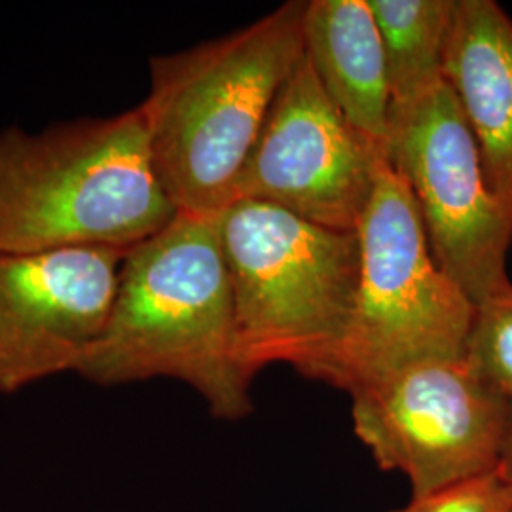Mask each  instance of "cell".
<instances>
[{"label":"cell","mask_w":512,"mask_h":512,"mask_svg":"<svg viewBox=\"0 0 512 512\" xmlns=\"http://www.w3.org/2000/svg\"><path fill=\"white\" fill-rule=\"evenodd\" d=\"M74 374L101 387L171 378L217 420L253 410L217 217L183 215L124 255L107 321Z\"/></svg>","instance_id":"1"},{"label":"cell","mask_w":512,"mask_h":512,"mask_svg":"<svg viewBox=\"0 0 512 512\" xmlns=\"http://www.w3.org/2000/svg\"><path fill=\"white\" fill-rule=\"evenodd\" d=\"M304 10V0H291L236 33L150 59L139 109L179 213L219 217L236 202L268 110L304 55Z\"/></svg>","instance_id":"2"},{"label":"cell","mask_w":512,"mask_h":512,"mask_svg":"<svg viewBox=\"0 0 512 512\" xmlns=\"http://www.w3.org/2000/svg\"><path fill=\"white\" fill-rule=\"evenodd\" d=\"M177 217L139 107L0 131V253H128Z\"/></svg>","instance_id":"3"},{"label":"cell","mask_w":512,"mask_h":512,"mask_svg":"<svg viewBox=\"0 0 512 512\" xmlns=\"http://www.w3.org/2000/svg\"><path fill=\"white\" fill-rule=\"evenodd\" d=\"M217 222L247 372L285 363L329 384L357 298V230L255 200L230 203Z\"/></svg>","instance_id":"4"},{"label":"cell","mask_w":512,"mask_h":512,"mask_svg":"<svg viewBox=\"0 0 512 512\" xmlns=\"http://www.w3.org/2000/svg\"><path fill=\"white\" fill-rule=\"evenodd\" d=\"M357 236V298L329 384L349 393L404 366L463 359L475 302L442 272L418 205L387 162Z\"/></svg>","instance_id":"5"},{"label":"cell","mask_w":512,"mask_h":512,"mask_svg":"<svg viewBox=\"0 0 512 512\" xmlns=\"http://www.w3.org/2000/svg\"><path fill=\"white\" fill-rule=\"evenodd\" d=\"M385 162L403 179L442 272L480 304L507 289L512 200L497 194L446 80L391 110Z\"/></svg>","instance_id":"6"},{"label":"cell","mask_w":512,"mask_h":512,"mask_svg":"<svg viewBox=\"0 0 512 512\" xmlns=\"http://www.w3.org/2000/svg\"><path fill=\"white\" fill-rule=\"evenodd\" d=\"M349 397L355 435L382 469L410 480L412 497L499 467L511 404L465 357L404 366Z\"/></svg>","instance_id":"7"},{"label":"cell","mask_w":512,"mask_h":512,"mask_svg":"<svg viewBox=\"0 0 512 512\" xmlns=\"http://www.w3.org/2000/svg\"><path fill=\"white\" fill-rule=\"evenodd\" d=\"M384 164V152L336 109L302 55L268 110L236 200L355 232Z\"/></svg>","instance_id":"8"},{"label":"cell","mask_w":512,"mask_h":512,"mask_svg":"<svg viewBox=\"0 0 512 512\" xmlns=\"http://www.w3.org/2000/svg\"><path fill=\"white\" fill-rule=\"evenodd\" d=\"M124 255L0 253V395L74 374L107 321Z\"/></svg>","instance_id":"9"},{"label":"cell","mask_w":512,"mask_h":512,"mask_svg":"<svg viewBox=\"0 0 512 512\" xmlns=\"http://www.w3.org/2000/svg\"><path fill=\"white\" fill-rule=\"evenodd\" d=\"M456 95L497 194L512 200V18L494 0H456L444 55Z\"/></svg>","instance_id":"10"},{"label":"cell","mask_w":512,"mask_h":512,"mask_svg":"<svg viewBox=\"0 0 512 512\" xmlns=\"http://www.w3.org/2000/svg\"><path fill=\"white\" fill-rule=\"evenodd\" d=\"M302 40L330 101L385 156L391 90L384 42L368 0H308Z\"/></svg>","instance_id":"11"},{"label":"cell","mask_w":512,"mask_h":512,"mask_svg":"<svg viewBox=\"0 0 512 512\" xmlns=\"http://www.w3.org/2000/svg\"><path fill=\"white\" fill-rule=\"evenodd\" d=\"M384 42L391 110L403 109L444 80L456 0H368Z\"/></svg>","instance_id":"12"},{"label":"cell","mask_w":512,"mask_h":512,"mask_svg":"<svg viewBox=\"0 0 512 512\" xmlns=\"http://www.w3.org/2000/svg\"><path fill=\"white\" fill-rule=\"evenodd\" d=\"M465 361L484 384L512 406V283L476 304Z\"/></svg>","instance_id":"13"},{"label":"cell","mask_w":512,"mask_h":512,"mask_svg":"<svg viewBox=\"0 0 512 512\" xmlns=\"http://www.w3.org/2000/svg\"><path fill=\"white\" fill-rule=\"evenodd\" d=\"M393 512H512V482L497 467L433 494L412 497L410 505Z\"/></svg>","instance_id":"14"},{"label":"cell","mask_w":512,"mask_h":512,"mask_svg":"<svg viewBox=\"0 0 512 512\" xmlns=\"http://www.w3.org/2000/svg\"><path fill=\"white\" fill-rule=\"evenodd\" d=\"M499 469H501V473L507 476L512 482V406L509 429H507V437H505L503 452H501V459H499Z\"/></svg>","instance_id":"15"}]
</instances>
